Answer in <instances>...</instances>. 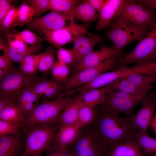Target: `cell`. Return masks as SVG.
I'll use <instances>...</instances> for the list:
<instances>
[{
    "label": "cell",
    "instance_id": "obj_14",
    "mask_svg": "<svg viewBox=\"0 0 156 156\" xmlns=\"http://www.w3.org/2000/svg\"><path fill=\"white\" fill-rule=\"evenodd\" d=\"M29 76L14 68L0 79V95L18 96L26 85Z\"/></svg>",
    "mask_w": 156,
    "mask_h": 156
},
{
    "label": "cell",
    "instance_id": "obj_42",
    "mask_svg": "<svg viewBox=\"0 0 156 156\" xmlns=\"http://www.w3.org/2000/svg\"><path fill=\"white\" fill-rule=\"evenodd\" d=\"M46 156H74L70 149L68 147L65 151L58 148L53 143L46 150Z\"/></svg>",
    "mask_w": 156,
    "mask_h": 156
},
{
    "label": "cell",
    "instance_id": "obj_18",
    "mask_svg": "<svg viewBox=\"0 0 156 156\" xmlns=\"http://www.w3.org/2000/svg\"><path fill=\"white\" fill-rule=\"evenodd\" d=\"M81 129L76 123L60 127L54 144L60 149L65 151L76 139Z\"/></svg>",
    "mask_w": 156,
    "mask_h": 156
},
{
    "label": "cell",
    "instance_id": "obj_21",
    "mask_svg": "<svg viewBox=\"0 0 156 156\" xmlns=\"http://www.w3.org/2000/svg\"><path fill=\"white\" fill-rule=\"evenodd\" d=\"M82 1L76 0H50L51 12L67 17L70 23H74V11L76 5Z\"/></svg>",
    "mask_w": 156,
    "mask_h": 156
},
{
    "label": "cell",
    "instance_id": "obj_3",
    "mask_svg": "<svg viewBox=\"0 0 156 156\" xmlns=\"http://www.w3.org/2000/svg\"><path fill=\"white\" fill-rule=\"evenodd\" d=\"M73 99L70 96L53 100L43 98L42 103L36 105L26 117L23 122V127L35 125H58L61 113Z\"/></svg>",
    "mask_w": 156,
    "mask_h": 156
},
{
    "label": "cell",
    "instance_id": "obj_49",
    "mask_svg": "<svg viewBox=\"0 0 156 156\" xmlns=\"http://www.w3.org/2000/svg\"><path fill=\"white\" fill-rule=\"evenodd\" d=\"M94 10L98 13L103 6L106 0H88Z\"/></svg>",
    "mask_w": 156,
    "mask_h": 156
},
{
    "label": "cell",
    "instance_id": "obj_41",
    "mask_svg": "<svg viewBox=\"0 0 156 156\" xmlns=\"http://www.w3.org/2000/svg\"><path fill=\"white\" fill-rule=\"evenodd\" d=\"M58 61L66 65L72 64L74 57L71 49H68L62 47L58 48L57 53Z\"/></svg>",
    "mask_w": 156,
    "mask_h": 156
},
{
    "label": "cell",
    "instance_id": "obj_5",
    "mask_svg": "<svg viewBox=\"0 0 156 156\" xmlns=\"http://www.w3.org/2000/svg\"><path fill=\"white\" fill-rule=\"evenodd\" d=\"M68 147L74 156H107L111 147L94 127L81 128L76 139Z\"/></svg>",
    "mask_w": 156,
    "mask_h": 156
},
{
    "label": "cell",
    "instance_id": "obj_13",
    "mask_svg": "<svg viewBox=\"0 0 156 156\" xmlns=\"http://www.w3.org/2000/svg\"><path fill=\"white\" fill-rule=\"evenodd\" d=\"M126 55L115 50L111 47L105 45L98 50H94L88 53L79 63L72 66V70L73 72H77L97 66L106 59Z\"/></svg>",
    "mask_w": 156,
    "mask_h": 156
},
{
    "label": "cell",
    "instance_id": "obj_7",
    "mask_svg": "<svg viewBox=\"0 0 156 156\" xmlns=\"http://www.w3.org/2000/svg\"><path fill=\"white\" fill-rule=\"evenodd\" d=\"M122 57V56L112 57L96 66L73 72L64 82V92L88 84L100 75L116 68L119 65L120 60Z\"/></svg>",
    "mask_w": 156,
    "mask_h": 156
},
{
    "label": "cell",
    "instance_id": "obj_10",
    "mask_svg": "<svg viewBox=\"0 0 156 156\" xmlns=\"http://www.w3.org/2000/svg\"><path fill=\"white\" fill-rule=\"evenodd\" d=\"M103 41L102 36L90 33L86 27L79 31L73 42V45L71 50L74 60L72 66L79 63L85 56L94 50L97 43Z\"/></svg>",
    "mask_w": 156,
    "mask_h": 156
},
{
    "label": "cell",
    "instance_id": "obj_52",
    "mask_svg": "<svg viewBox=\"0 0 156 156\" xmlns=\"http://www.w3.org/2000/svg\"><path fill=\"white\" fill-rule=\"evenodd\" d=\"M153 156H156V153H153L152 154Z\"/></svg>",
    "mask_w": 156,
    "mask_h": 156
},
{
    "label": "cell",
    "instance_id": "obj_24",
    "mask_svg": "<svg viewBox=\"0 0 156 156\" xmlns=\"http://www.w3.org/2000/svg\"><path fill=\"white\" fill-rule=\"evenodd\" d=\"M109 92H121L135 95H146L149 92L142 90L136 87L127 79L122 77L107 85Z\"/></svg>",
    "mask_w": 156,
    "mask_h": 156
},
{
    "label": "cell",
    "instance_id": "obj_20",
    "mask_svg": "<svg viewBox=\"0 0 156 156\" xmlns=\"http://www.w3.org/2000/svg\"><path fill=\"white\" fill-rule=\"evenodd\" d=\"M135 139L118 143L111 147L107 156H146Z\"/></svg>",
    "mask_w": 156,
    "mask_h": 156
},
{
    "label": "cell",
    "instance_id": "obj_36",
    "mask_svg": "<svg viewBox=\"0 0 156 156\" xmlns=\"http://www.w3.org/2000/svg\"><path fill=\"white\" fill-rule=\"evenodd\" d=\"M23 127V122L0 120V137L11 135Z\"/></svg>",
    "mask_w": 156,
    "mask_h": 156
},
{
    "label": "cell",
    "instance_id": "obj_28",
    "mask_svg": "<svg viewBox=\"0 0 156 156\" xmlns=\"http://www.w3.org/2000/svg\"><path fill=\"white\" fill-rule=\"evenodd\" d=\"M95 107L84 105L81 107L76 123L81 128L94 123L97 116V112Z\"/></svg>",
    "mask_w": 156,
    "mask_h": 156
},
{
    "label": "cell",
    "instance_id": "obj_17",
    "mask_svg": "<svg viewBox=\"0 0 156 156\" xmlns=\"http://www.w3.org/2000/svg\"><path fill=\"white\" fill-rule=\"evenodd\" d=\"M124 0H106L99 13L98 22L96 28L97 31L108 28L114 20Z\"/></svg>",
    "mask_w": 156,
    "mask_h": 156
},
{
    "label": "cell",
    "instance_id": "obj_27",
    "mask_svg": "<svg viewBox=\"0 0 156 156\" xmlns=\"http://www.w3.org/2000/svg\"><path fill=\"white\" fill-rule=\"evenodd\" d=\"M123 77L130 81L138 88L148 92L153 88L152 83L156 81V75H148L134 73Z\"/></svg>",
    "mask_w": 156,
    "mask_h": 156
},
{
    "label": "cell",
    "instance_id": "obj_40",
    "mask_svg": "<svg viewBox=\"0 0 156 156\" xmlns=\"http://www.w3.org/2000/svg\"><path fill=\"white\" fill-rule=\"evenodd\" d=\"M12 36L20 39L25 44L31 45L39 42L38 36L34 32L29 30H24L13 34Z\"/></svg>",
    "mask_w": 156,
    "mask_h": 156
},
{
    "label": "cell",
    "instance_id": "obj_26",
    "mask_svg": "<svg viewBox=\"0 0 156 156\" xmlns=\"http://www.w3.org/2000/svg\"><path fill=\"white\" fill-rule=\"evenodd\" d=\"M42 46V44L40 42L20 49L12 48L9 46L7 52L12 62L20 63L25 57L34 55L41 51Z\"/></svg>",
    "mask_w": 156,
    "mask_h": 156
},
{
    "label": "cell",
    "instance_id": "obj_33",
    "mask_svg": "<svg viewBox=\"0 0 156 156\" xmlns=\"http://www.w3.org/2000/svg\"><path fill=\"white\" fill-rule=\"evenodd\" d=\"M39 56L40 54H38L25 57L19 63L20 70L27 76L36 75Z\"/></svg>",
    "mask_w": 156,
    "mask_h": 156
},
{
    "label": "cell",
    "instance_id": "obj_51",
    "mask_svg": "<svg viewBox=\"0 0 156 156\" xmlns=\"http://www.w3.org/2000/svg\"><path fill=\"white\" fill-rule=\"evenodd\" d=\"M19 156H27L22 153L21 155H20Z\"/></svg>",
    "mask_w": 156,
    "mask_h": 156
},
{
    "label": "cell",
    "instance_id": "obj_47",
    "mask_svg": "<svg viewBox=\"0 0 156 156\" xmlns=\"http://www.w3.org/2000/svg\"><path fill=\"white\" fill-rule=\"evenodd\" d=\"M22 108L27 116L32 112L37 105L34 103L28 102H20L18 103Z\"/></svg>",
    "mask_w": 156,
    "mask_h": 156
},
{
    "label": "cell",
    "instance_id": "obj_39",
    "mask_svg": "<svg viewBox=\"0 0 156 156\" xmlns=\"http://www.w3.org/2000/svg\"><path fill=\"white\" fill-rule=\"evenodd\" d=\"M39 97L28 86L25 85L19 93L17 102L18 103L23 102L37 103Z\"/></svg>",
    "mask_w": 156,
    "mask_h": 156
},
{
    "label": "cell",
    "instance_id": "obj_15",
    "mask_svg": "<svg viewBox=\"0 0 156 156\" xmlns=\"http://www.w3.org/2000/svg\"><path fill=\"white\" fill-rule=\"evenodd\" d=\"M25 147V134L23 128L11 135L0 137V156H19Z\"/></svg>",
    "mask_w": 156,
    "mask_h": 156
},
{
    "label": "cell",
    "instance_id": "obj_6",
    "mask_svg": "<svg viewBox=\"0 0 156 156\" xmlns=\"http://www.w3.org/2000/svg\"><path fill=\"white\" fill-rule=\"evenodd\" d=\"M156 62V24L150 32L139 41L130 53L121 58L118 65L136 63L133 67Z\"/></svg>",
    "mask_w": 156,
    "mask_h": 156
},
{
    "label": "cell",
    "instance_id": "obj_31",
    "mask_svg": "<svg viewBox=\"0 0 156 156\" xmlns=\"http://www.w3.org/2000/svg\"><path fill=\"white\" fill-rule=\"evenodd\" d=\"M55 49L51 48L40 53L37 65L38 70L43 73H47L51 71L55 62Z\"/></svg>",
    "mask_w": 156,
    "mask_h": 156
},
{
    "label": "cell",
    "instance_id": "obj_45",
    "mask_svg": "<svg viewBox=\"0 0 156 156\" xmlns=\"http://www.w3.org/2000/svg\"><path fill=\"white\" fill-rule=\"evenodd\" d=\"M13 0H0V22L13 5Z\"/></svg>",
    "mask_w": 156,
    "mask_h": 156
},
{
    "label": "cell",
    "instance_id": "obj_50",
    "mask_svg": "<svg viewBox=\"0 0 156 156\" xmlns=\"http://www.w3.org/2000/svg\"><path fill=\"white\" fill-rule=\"evenodd\" d=\"M151 124L153 129L156 133V115L152 119Z\"/></svg>",
    "mask_w": 156,
    "mask_h": 156
},
{
    "label": "cell",
    "instance_id": "obj_1",
    "mask_svg": "<svg viewBox=\"0 0 156 156\" xmlns=\"http://www.w3.org/2000/svg\"><path fill=\"white\" fill-rule=\"evenodd\" d=\"M119 114L101 107L97 112L94 128L111 147L114 144L135 139L138 130L131 118H122Z\"/></svg>",
    "mask_w": 156,
    "mask_h": 156
},
{
    "label": "cell",
    "instance_id": "obj_22",
    "mask_svg": "<svg viewBox=\"0 0 156 156\" xmlns=\"http://www.w3.org/2000/svg\"><path fill=\"white\" fill-rule=\"evenodd\" d=\"M109 92L107 86L93 89L80 93L83 104L94 107L102 105L105 102V96Z\"/></svg>",
    "mask_w": 156,
    "mask_h": 156
},
{
    "label": "cell",
    "instance_id": "obj_29",
    "mask_svg": "<svg viewBox=\"0 0 156 156\" xmlns=\"http://www.w3.org/2000/svg\"><path fill=\"white\" fill-rule=\"evenodd\" d=\"M54 81L52 78L48 79L36 75L29 76L26 85L28 86L40 97L42 96Z\"/></svg>",
    "mask_w": 156,
    "mask_h": 156
},
{
    "label": "cell",
    "instance_id": "obj_35",
    "mask_svg": "<svg viewBox=\"0 0 156 156\" xmlns=\"http://www.w3.org/2000/svg\"><path fill=\"white\" fill-rule=\"evenodd\" d=\"M18 7L13 4L12 6L0 22V30L5 35L7 34L14 25L16 20Z\"/></svg>",
    "mask_w": 156,
    "mask_h": 156
},
{
    "label": "cell",
    "instance_id": "obj_38",
    "mask_svg": "<svg viewBox=\"0 0 156 156\" xmlns=\"http://www.w3.org/2000/svg\"><path fill=\"white\" fill-rule=\"evenodd\" d=\"M26 4L34 9V18L39 17L44 12L51 10L50 0H28Z\"/></svg>",
    "mask_w": 156,
    "mask_h": 156
},
{
    "label": "cell",
    "instance_id": "obj_9",
    "mask_svg": "<svg viewBox=\"0 0 156 156\" xmlns=\"http://www.w3.org/2000/svg\"><path fill=\"white\" fill-rule=\"evenodd\" d=\"M146 96L110 91L106 94L104 103L101 105L110 111L119 114H125L131 118L134 114L133 110L135 107Z\"/></svg>",
    "mask_w": 156,
    "mask_h": 156
},
{
    "label": "cell",
    "instance_id": "obj_34",
    "mask_svg": "<svg viewBox=\"0 0 156 156\" xmlns=\"http://www.w3.org/2000/svg\"><path fill=\"white\" fill-rule=\"evenodd\" d=\"M52 79L60 82H64L69 77L70 69L68 65L58 61H55L51 70Z\"/></svg>",
    "mask_w": 156,
    "mask_h": 156
},
{
    "label": "cell",
    "instance_id": "obj_48",
    "mask_svg": "<svg viewBox=\"0 0 156 156\" xmlns=\"http://www.w3.org/2000/svg\"><path fill=\"white\" fill-rule=\"evenodd\" d=\"M135 1L147 9L156 10V0H135Z\"/></svg>",
    "mask_w": 156,
    "mask_h": 156
},
{
    "label": "cell",
    "instance_id": "obj_37",
    "mask_svg": "<svg viewBox=\"0 0 156 156\" xmlns=\"http://www.w3.org/2000/svg\"><path fill=\"white\" fill-rule=\"evenodd\" d=\"M64 82L54 80V82L42 94L43 98L53 100L58 98L60 95L64 92Z\"/></svg>",
    "mask_w": 156,
    "mask_h": 156
},
{
    "label": "cell",
    "instance_id": "obj_23",
    "mask_svg": "<svg viewBox=\"0 0 156 156\" xmlns=\"http://www.w3.org/2000/svg\"><path fill=\"white\" fill-rule=\"evenodd\" d=\"M74 16L77 20L88 23L92 22L98 19L99 14L87 0L82 1L76 5Z\"/></svg>",
    "mask_w": 156,
    "mask_h": 156
},
{
    "label": "cell",
    "instance_id": "obj_2",
    "mask_svg": "<svg viewBox=\"0 0 156 156\" xmlns=\"http://www.w3.org/2000/svg\"><path fill=\"white\" fill-rule=\"evenodd\" d=\"M153 28L145 25H137L120 17L111 22L106 32V36L111 40V46L115 50L123 52V49L131 42L140 41Z\"/></svg>",
    "mask_w": 156,
    "mask_h": 156
},
{
    "label": "cell",
    "instance_id": "obj_4",
    "mask_svg": "<svg viewBox=\"0 0 156 156\" xmlns=\"http://www.w3.org/2000/svg\"><path fill=\"white\" fill-rule=\"evenodd\" d=\"M25 134L26 147L23 153L27 156H41L54 143L58 125H33L23 127Z\"/></svg>",
    "mask_w": 156,
    "mask_h": 156
},
{
    "label": "cell",
    "instance_id": "obj_19",
    "mask_svg": "<svg viewBox=\"0 0 156 156\" xmlns=\"http://www.w3.org/2000/svg\"><path fill=\"white\" fill-rule=\"evenodd\" d=\"M80 93L68 103L61 113L59 118L58 126L70 125L76 123L79 110L83 105Z\"/></svg>",
    "mask_w": 156,
    "mask_h": 156
},
{
    "label": "cell",
    "instance_id": "obj_30",
    "mask_svg": "<svg viewBox=\"0 0 156 156\" xmlns=\"http://www.w3.org/2000/svg\"><path fill=\"white\" fill-rule=\"evenodd\" d=\"M135 138L139 146L146 155L156 153V139L150 137L147 131H139Z\"/></svg>",
    "mask_w": 156,
    "mask_h": 156
},
{
    "label": "cell",
    "instance_id": "obj_11",
    "mask_svg": "<svg viewBox=\"0 0 156 156\" xmlns=\"http://www.w3.org/2000/svg\"><path fill=\"white\" fill-rule=\"evenodd\" d=\"M69 18L65 16L51 12L41 17L34 18L26 24L29 30L36 31L41 35L65 27L66 22Z\"/></svg>",
    "mask_w": 156,
    "mask_h": 156
},
{
    "label": "cell",
    "instance_id": "obj_44",
    "mask_svg": "<svg viewBox=\"0 0 156 156\" xmlns=\"http://www.w3.org/2000/svg\"><path fill=\"white\" fill-rule=\"evenodd\" d=\"M12 61L7 52H4L3 56H0V69L10 71L14 68L12 65Z\"/></svg>",
    "mask_w": 156,
    "mask_h": 156
},
{
    "label": "cell",
    "instance_id": "obj_16",
    "mask_svg": "<svg viewBox=\"0 0 156 156\" xmlns=\"http://www.w3.org/2000/svg\"><path fill=\"white\" fill-rule=\"evenodd\" d=\"M86 27L77 25L76 23H70L67 26L46 33L44 37L55 48H59L73 42L78 33Z\"/></svg>",
    "mask_w": 156,
    "mask_h": 156
},
{
    "label": "cell",
    "instance_id": "obj_25",
    "mask_svg": "<svg viewBox=\"0 0 156 156\" xmlns=\"http://www.w3.org/2000/svg\"><path fill=\"white\" fill-rule=\"evenodd\" d=\"M27 115L18 103H12L0 112V120L23 122Z\"/></svg>",
    "mask_w": 156,
    "mask_h": 156
},
{
    "label": "cell",
    "instance_id": "obj_32",
    "mask_svg": "<svg viewBox=\"0 0 156 156\" xmlns=\"http://www.w3.org/2000/svg\"><path fill=\"white\" fill-rule=\"evenodd\" d=\"M35 11L31 6L26 4L25 1L18 7L14 26H22L31 21L34 16Z\"/></svg>",
    "mask_w": 156,
    "mask_h": 156
},
{
    "label": "cell",
    "instance_id": "obj_43",
    "mask_svg": "<svg viewBox=\"0 0 156 156\" xmlns=\"http://www.w3.org/2000/svg\"><path fill=\"white\" fill-rule=\"evenodd\" d=\"M17 97L0 95V112L11 104L17 102Z\"/></svg>",
    "mask_w": 156,
    "mask_h": 156
},
{
    "label": "cell",
    "instance_id": "obj_8",
    "mask_svg": "<svg viewBox=\"0 0 156 156\" xmlns=\"http://www.w3.org/2000/svg\"><path fill=\"white\" fill-rule=\"evenodd\" d=\"M119 17L135 25L153 28L156 24V11L147 9L134 0H124L114 19Z\"/></svg>",
    "mask_w": 156,
    "mask_h": 156
},
{
    "label": "cell",
    "instance_id": "obj_12",
    "mask_svg": "<svg viewBox=\"0 0 156 156\" xmlns=\"http://www.w3.org/2000/svg\"><path fill=\"white\" fill-rule=\"evenodd\" d=\"M141 102L140 109L131 118L139 131H147L156 109V92H149Z\"/></svg>",
    "mask_w": 156,
    "mask_h": 156
},
{
    "label": "cell",
    "instance_id": "obj_46",
    "mask_svg": "<svg viewBox=\"0 0 156 156\" xmlns=\"http://www.w3.org/2000/svg\"><path fill=\"white\" fill-rule=\"evenodd\" d=\"M14 39L13 40L10 39L8 40L9 45L10 47L18 49L25 48L28 46L20 39L14 37Z\"/></svg>",
    "mask_w": 156,
    "mask_h": 156
}]
</instances>
